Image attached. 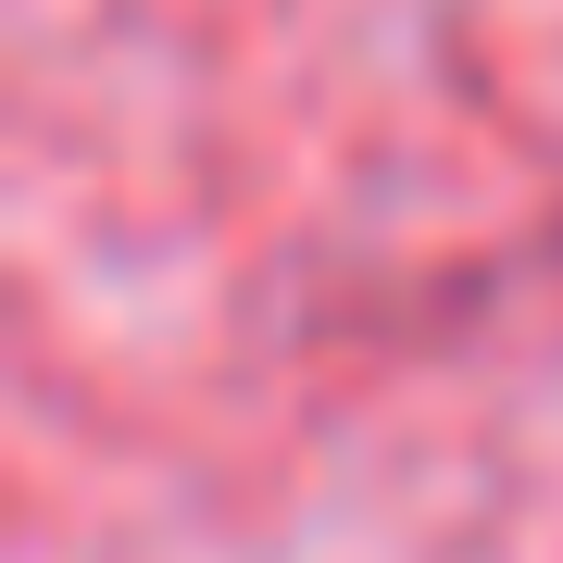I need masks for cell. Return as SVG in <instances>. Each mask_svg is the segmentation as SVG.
Here are the masks:
<instances>
[]
</instances>
